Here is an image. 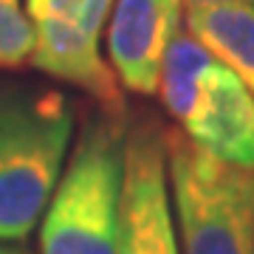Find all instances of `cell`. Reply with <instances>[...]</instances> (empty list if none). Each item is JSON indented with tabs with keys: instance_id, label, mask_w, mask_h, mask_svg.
Returning a JSON list of instances; mask_svg holds the SVG:
<instances>
[{
	"instance_id": "1",
	"label": "cell",
	"mask_w": 254,
	"mask_h": 254,
	"mask_svg": "<svg viewBox=\"0 0 254 254\" xmlns=\"http://www.w3.org/2000/svg\"><path fill=\"white\" fill-rule=\"evenodd\" d=\"M71 136L73 105L63 91L0 79V240L20 243L43 220Z\"/></svg>"
},
{
	"instance_id": "2",
	"label": "cell",
	"mask_w": 254,
	"mask_h": 254,
	"mask_svg": "<svg viewBox=\"0 0 254 254\" xmlns=\"http://www.w3.org/2000/svg\"><path fill=\"white\" fill-rule=\"evenodd\" d=\"M125 110L85 119L43 212L40 254H119L125 192Z\"/></svg>"
},
{
	"instance_id": "3",
	"label": "cell",
	"mask_w": 254,
	"mask_h": 254,
	"mask_svg": "<svg viewBox=\"0 0 254 254\" xmlns=\"http://www.w3.org/2000/svg\"><path fill=\"white\" fill-rule=\"evenodd\" d=\"M167 178L173 184L181 254H254V167H232L167 130Z\"/></svg>"
},
{
	"instance_id": "4",
	"label": "cell",
	"mask_w": 254,
	"mask_h": 254,
	"mask_svg": "<svg viewBox=\"0 0 254 254\" xmlns=\"http://www.w3.org/2000/svg\"><path fill=\"white\" fill-rule=\"evenodd\" d=\"M34 23L31 65L60 82H68L105 110H125L116 73L99 54V37L113 0H26Z\"/></svg>"
},
{
	"instance_id": "5",
	"label": "cell",
	"mask_w": 254,
	"mask_h": 254,
	"mask_svg": "<svg viewBox=\"0 0 254 254\" xmlns=\"http://www.w3.org/2000/svg\"><path fill=\"white\" fill-rule=\"evenodd\" d=\"M164 125L138 116L127 125L119 254H181L170 209Z\"/></svg>"
},
{
	"instance_id": "6",
	"label": "cell",
	"mask_w": 254,
	"mask_h": 254,
	"mask_svg": "<svg viewBox=\"0 0 254 254\" xmlns=\"http://www.w3.org/2000/svg\"><path fill=\"white\" fill-rule=\"evenodd\" d=\"M181 28V0H116L110 9L108 57L122 88L158 93L164 54Z\"/></svg>"
},
{
	"instance_id": "7",
	"label": "cell",
	"mask_w": 254,
	"mask_h": 254,
	"mask_svg": "<svg viewBox=\"0 0 254 254\" xmlns=\"http://www.w3.org/2000/svg\"><path fill=\"white\" fill-rule=\"evenodd\" d=\"M184 136L232 167H254V96L223 63L209 65L198 99L184 122Z\"/></svg>"
},
{
	"instance_id": "8",
	"label": "cell",
	"mask_w": 254,
	"mask_h": 254,
	"mask_svg": "<svg viewBox=\"0 0 254 254\" xmlns=\"http://www.w3.org/2000/svg\"><path fill=\"white\" fill-rule=\"evenodd\" d=\"M187 31L223 63L254 96V6L203 3L187 6Z\"/></svg>"
},
{
	"instance_id": "9",
	"label": "cell",
	"mask_w": 254,
	"mask_h": 254,
	"mask_svg": "<svg viewBox=\"0 0 254 254\" xmlns=\"http://www.w3.org/2000/svg\"><path fill=\"white\" fill-rule=\"evenodd\" d=\"M212 63H215V57L190 31H184V28L175 31V37L170 40V48L164 54L161 76H158L161 102L175 122H181V125L187 122L192 105L198 99L200 76Z\"/></svg>"
},
{
	"instance_id": "10",
	"label": "cell",
	"mask_w": 254,
	"mask_h": 254,
	"mask_svg": "<svg viewBox=\"0 0 254 254\" xmlns=\"http://www.w3.org/2000/svg\"><path fill=\"white\" fill-rule=\"evenodd\" d=\"M34 57V23L23 0H0V71H20Z\"/></svg>"
},
{
	"instance_id": "11",
	"label": "cell",
	"mask_w": 254,
	"mask_h": 254,
	"mask_svg": "<svg viewBox=\"0 0 254 254\" xmlns=\"http://www.w3.org/2000/svg\"><path fill=\"white\" fill-rule=\"evenodd\" d=\"M187 6H203V3H246V6H254V0H181Z\"/></svg>"
},
{
	"instance_id": "12",
	"label": "cell",
	"mask_w": 254,
	"mask_h": 254,
	"mask_svg": "<svg viewBox=\"0 0 254 254\" xmlns=\"http://www.w3.org/2000/svg\"><path fill=\"white\" fill-rule=\"evenodd\" d=\"M0 254H31L28 249H23V246H6L0 243Z\"/></svg>"
}]
</instances>
